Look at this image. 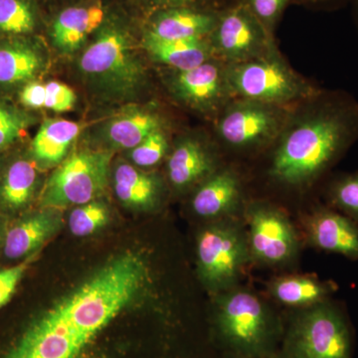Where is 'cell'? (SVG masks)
I'll use <instances>...</instances> for the list:
<instances>
[{"mask_svg": "<svg viewBox=\"0 0 358 358\" xmlns=\"http://www.w3.org/2000/svg\"><path fill=\"white\" fill-rule=\"evenodd\" d=\"M358 138V103L341 94L317 100L289 120L278 138L270 174L282 185H308L326 173Z\"/></svg>", "mask_w": 358, "mask_h": 358, "instance_id": "1", "label": "cell"}, {"mask_svg": "<svg viewBox=\"0 0 358 358\" xmlns=\"http://www.w3.org/2000/svg\"><path fill=\"white\" fill-rule=\"evenodd\" d=\"M145 279L147 267L141 257L126 254L49 312L91 341L128 305Z\"/></svg>", "mask_w": 358, "mask_h": 358, "instance_id": "2", "label": "cell"}, {"mask_svg": "<svg viewBox=\"0 0 358 358\" xmlns=\"http://www.w3.org/2000/svg\"><path fill=\"white\" fill-rule=\"evenodd\" d=\"M80 58L82 74L106 98L128 100L145 86V71L134 53L128 30L108 20Z\"/></svg>", "mask_w": 358, "mask_h": 358, "instance_id": "3", "label": "cell"}, {"mask_svg": "<svg viewBox=\"0 0 358 358\" xmlns=\"http://www.w3.org/2000/svg\"><path fill=\"white\" fill-rule=\"evenodd\" d=\"M216 326L223 343L240 357L272 355L277 326L262 301L253 294L242 289L222 294L218 301Z\"/></svg>", "mask_w": 358, "mask_h": 358, "instance_id": "4", "label": "cell"}, {"mask_svg": "<svg viewBox=\"0 0 358 358\" xmlns=\"http://www.w3.org/2000/svg\"><path fill=\"white\" fill-rule=\"evenodd\" d=\"M231 93L240 99L282 106L313 95V90L294 72L277 48L245 62L226 63Z\"/></svg>", "mask_w": 358, "mask_h": 358, "instance_id": "5", "label": "cell"}, {"mask_svg": "<svg viewBox=\"0 0 358 358\" xmlns=\"http://www.w3.org/2000/svg\"><path fill=\"white\" fill-rule=\"evenodd\" d=\"M285 358H352L353 336L341 308L329 301L306 308L289 327Z\"/></svg>", "mask_w": 358, "mask_h": 358, "instance_id": "6", "label": "cell"}, {"mask_svg": "<svg viewBox=\"0 0 358 358\" xmlns=\"http://www.w3.org/2000/svg\"><path fill=\"white\" fill-rule=\"evenodd\" d=\"M113 155L83 152L66 160L45 185L42 204L46 207L83 205L105 190Z\"/></svg>", "mask_w": 358, "mask_h": 358, "instance_id": "7", "label": "cell"}, {"mask_svg": "<svg viewBox=\"0 0 358 358\" xmlns=\"http://www.w3.org/2000/svg\"><path fill=\"white\" fill-rule=\"evenodd\" d=\"M199 273L214 291H228L237 281L250 256L248 241L235 224L222 222L200 233Z\"/></svg>", "mask_w": 358, "mask_h": 358, "instance_id": "8", "label": "cell"}, {"mask_svg": "<svg viewBox=\"0 0 358 358\" xmlns=\"http://www.w3.org/2000/svg\"><path fill=\"white\" fill-rule=\"evenodd\" d=\"M288 122L281 106L239 98L224 107L217 133L229 147L257 148L277 141Z\"/></svg>", "mask_w": 358, "mask_h": 358, "instance_id": "9", "label": "cell"}, {"mask_svg": "<svg viewBox=\"0 0 358 358\" xmlns=\"http://www.w3.org/2000/svg\"><path fill=\"white\" fill-rule=\"evenodd\" d=\"M208 42L214 55L227 64L260 57L275 47L273 35L241 0L219 11Z\"/></svg>", "mask_w": 358, "mask_h": 358, "instance_id": "10", "label": "cell"}, {"mask_svg": "<svg viewBox=\"0 0 358 358\" xmlns=\"http://www.w3.org/2000/svg\"><path fill=\"white\" fill-rule=\"evenodd\" d=\"M250 255L268 265L288 262L298 250V238L281 211L264 203L250 205Z\"/></svg>", "mask_w": 358, "mask_h": 358, "instance_id": "11", "label": "cell"}, {"mask_svg": "<svg viewBox=\"0 0 358 358\" xmlns=\"http://www.w3.org/2000/svg\"><path fill=\"white\" fill-rule=\"evenodd\" d=\"M90 341L48 312L30 326L3 358H76Z\"/></svg>", "mask_w": 358, "mask_h": 358, "instance_id": "12", "label": "cell"}, {"mask_svg": "<svg viewBox=\"0 0 358 358\" xmlns=\"http://www.w3.org/2000/svg\"><path fill=\"white\" fill-rule=\"evenodd\" d=\"M171 87L176 98L205 113L223 110L233 96L226 76V63L214 58L192 69L176 71Z\"/></svg>", "mask_w": 358, "mask_h": 358, "instance_id": "13", "label": "cell"}, {"mask_svg": "<svg viewBox=\"0 0 358 358\" xmlns=\"http://www.w3.org/2000/svg\"><path fill=\"white\" fill-rule=\"evenodd\" d=\"M219 11L187 6L164 7L152 16L148 37L159 40H205L210 36Z\"/></svg>", "mask_w": 358, "mask_h": 358, "instance_id": "14", "label": "cell"}, {"mask_svg": "<svg viewBox=\"0 0 358 358\" xmlns=\"http://www.w3.org/2000/svg\"><path fill=\"white\" fill-rule=\"evenodd\" d=\"M102 1L90 2L66 8L58 14L51 28L54 46L63 53H72L85 43L107 21Z\"/></svg>", "mask_w": 358, "mask_h": 358, "instance_id": "15", "label": "cell"}, {"mask_svg": "<svg viewBox=\"0 0 358 358\" xmlns=\"http://www.w3.org/2000/svg\"><path fill=\"white\" fill-rule=\"evenodd\" d=\"M307 227L313 246L358 260V226L352 218L322 208L308 219Z\"/></svg>", "mask_w": 358, "mask_h": 358, "instance_id": "16", "label": "cell"}, {"mask_svg": "<svg viewBox=\"0 0 358 358\" xmlns=\"http://www.w3.org/2000/svg\"><path fill=\"white\" fill-rule=\"evenodd\" d=\"M216 159L203 141L186 138L179 141L167 164L171 182L176 187L194 185L215 173Z\"/></svg>", "mask_w": 358, "mask_h": 358, "instance_id": "17", "label": "cell"}, {"mask_svg": "<svg viewBox=\"0 0 358 358\" xmlns=\"http://www.w3.org/2000/svg\"><path fill=\"white\" fill-rule=\"evenodd\" d=\"M241 196V183L233 171L214 173L200 186L192 199V208L201 217L217 218L236 207Z\"/></svg>", "mask_w": 358, "mask_h": 358, "instance_id": "18", "label": "cell"}, {"mask_svg": "<svg viewBox=\"0 0 358 358\" xmlns=\"http://www.w3.org/2000/svg\"><path fill=\"white\" fill-rule=\"evenodd\" d=\"M59 219L51 212H40L13 225L4 241V255L11 260L31 255L57 229Z\"/></svg>", "mask_w": 358, "mask_h": 358, "instance_id": "19", "label": "cell"}, {"mask_svg": "<svg viewBox=\"0 0 358 358\" xmlns=\"http://www.w3.org/2000/svg\"><path fill=\"white\" fill-rule=\"evenodd\" d=\"M145 46L155 60L176 71L192 69L214 55L208 39L159 40L145 36Z\"/></svg>", "mask_w": 358, "mask_h": 358, "instance_id": "20", "label": "cell"}, {"mask_svg": "<svg viewBox=\"0 0 358 358\" xmlns=\"http://www.w3.org/2000/svg\"><path fill=\"white\" fill-rule=\"evenodd\" d=\"M115 192L127 206L152 208L160 194V182L152 174L143 173L131 164L117 166L114 173Z\"/></svg>", "mask_w": 358, "mask_h": 358, "instance_id": "21", "label": "cell"}, {"mask_svg": "<svg viewBox=\"0 0 358 358\" xmlns=\"http://www.w3.org/2000/svg\"><path fill=\"white\" fill-rule=\"evenodd\" d=\"M79 133L77 122L66 120L45 122L32 141L33 157L43 164H58L64 159Z\"/></svg>", "mask_w": 358, "mask_h": 358, "instance_id": "22", "label": "cell"}, {"mask_svg": "<svg viewBox=\"0 0 358 358\" xmlns=\"http://www.w3.org/2000/svg\"><path fill=\"white\" fill-rule=\"evenodd\" d=\"M334 286L312 277L289 275L279 278L271 285L275 300L292 307H312L327 301Z\"/></svg>", "mask_w": 358, "mask_h": 358, "instance_id": "23", "label": "cell"}, {"mask_svg": "<svg viewBox=\"0 0 358 358\" xmlns=\"http://www.w3.org/2000/svg\"><path fill=\"white\" fill-rule=\"evenodd\" d=\"M159 129H162V120L157 113L136 110L113 120L106 128V138L115 148L133 150Z\"/></svg>", "mask_w": 358, "mask_h": 358, "instance_id": "24", "label": "cell"}, {"mask_svg": "<svg viewBox=\"0 0 358 358\" xmlns=\"http://www.w3.org/2000/svg\"><path fill=\"white\" fill-rule=\"evenodd\" d=\"M42 66L38 51L25 42L0 45V85L13 86L36 76Z\"/></svg>", "mask_w": 358, "mask_h": 358, "instance_id": "25", "label": "cell"}, {"mask_svg": "<svg viewBox=\"0 0 358 358\" xmlns=\"http://www.w3.org/2000/svg\"><path fill=\"white\" fill-rule=\"evenodd\" d=\"M37 171L28 160L13 162L0 181V202L10 209H20L34 194Z\"/></svg>", "mask_w": 358, "mask_h": 358, "instance_id": "26", "label": "cell"}, {"mask_svg": "<svg viewBox=\"0 0 358 358\" xmlns=\"http://www.w3.org/2000/svg\"><path fill=\"white\" fill-rule=\"evenodd\" d=\"M36 24L34 9L28 0H0V32L24 35Z\"/></svg>", "mask_w": 358, "mask_h": 358, "instance_id": "27", "label": "cell"}, {"mask_svg": "<svg viewBox=\"0 0 358 358\" xmlns=\"http://www.w3.org/2000/svg\"><path fill=\"white\" fill-rule=\"evenodd\" d=\"M109 221V210L102 202L91 201L79 205L71 212L69 227L76 236L84 237L101 229Z\"/></svg>", "mask_w": 358, "mask_h": 358, "instance_id": "28", "label": "cell"}, {"mask_svg": "<svg viewBox=\"0 0 358 358\" xmlns=\"http://www.w3.org/2000/svg\"><path fill=\"white\" fill-rule=\"evenodd\" d=\"M329 196L334 207L358 221V174H346L334 180Z\"/></svg>", "mask_w": 358, "mask_h": 358, "instance_id": "29", "label": "cell"}, {"mask_svg": "<svg viewBox=\"0 0 358 358\" xmlns=\"http://www.w3.org/2000/svg\"><path fill=\"white\" fill-rule=\"evenodd\" d=\"M169 150V140L164 129H157L148 134L140 145L131 152V159L136 166H154L164 159Z\"/></svg>", "mask_w": 358, "mask_h": 358, "instance_id": "30", "label": "cell"}, {"mask_svg": "<svg viewBox=\"0 0 358 358\" xmlns=\"http://www.w3.org/2000/svg\"><path fill=\"white\" fill-rule=\"evenodd\" d=\"M28 117L20 110L0 103V150L15 143L27 128Z\"/></svg>", "mask_w": 358, "mask_h": 358, "instance_id": "31", "label": "cell"}, {"mask_svg": "<svg viewBox=\"0 0 358 358\" xmlns=\"http://www.w3.org/2000/svg\"><path fill=\"white\" fill-rule=\"evenodd\" d=\"M271 35L292 0H241Z\"/></svg>", "mask_w": 358, "mask_h": 358, "instance_id": "32", "label": "cell"}, {"mask_svg": "<svg viewBox=\"0 0 358 358\" xmlns=\"http://www.w3.org/2000/svg\"><path fill=\"white\" fill-rule=\"evenodd\" d=\"M32 261L33 257H28L22 263L13 267L0 268V308L10 301Z\"/></svg>", "mask_w": 358, "mask_h": 358, "instance_id": "33", "label": "cell"}, {"mask_svg": "<svg viewBox=\"0 0 358 358\" xmlns=\"http://www.w3.org/2000/svg\"><path fill=\"white\" fill-rule=\"evenodd\" d=\"M45 88L46 96L44 108L59 113L73 109L76 103V95L67 85L59 82H49L45 84Z\"/></svg>", "mask_w": 358, "mask_h": 358, "instance_id": "34", "label": "cell"}, {"mask_svg": "<svg viewBox=\"0 0 358 358\" xmlns=\"http://www.w3.org/2000/svg\"><path fill=\"white\" fill-rule=\"evenodd\" d=\"M45 96H46V88L44 84L30 82L25 85L20 93V101L26 107L44 108Z\"/></svg>", "mask_w": 358, "mask_h": 358, "instance_id": "35", "label": "cell"}, {"mask_svg": "<svg viewBox=\"0 0 358 358\" xmlns=\"http://www.w3.org/2000/svg\"><path fill=\"white\" fill-rule=\"evenodd\" d=\"M157 3L166 7L186 6L187 4L199 1V0H155Z\"/></svg>", "mask_w": 358, "mask_h": 358, "instance_id": "36", "label": "cell"}, {"mask_svg": "<svg viewBox=\"0 0 358 358\" xmlns=\"http://www.w3.org/2000/svg\"><path fill=\"white\" fill-rule=\"evenodd\" d=\"M353 4V10H355V20L358 24V0H352Z\"/></svg>", "mask_w": 358, "mask_h": 358, "instance_id": "37", "label": "cell"}, {"mask_svg": "<svg viewBox=\"0 0 358 358\" xmlns=\"http://www.w3.org/2000/svg\"><path fill=\"white\" fill-rule=\"evenodd\" d=\"M308 1L315 2V3H333L338 0H308Z\"/></svg>", "mask_w": 358, "mask_h": 358, "instance_id": "38", "label": "cell"}, {"mask_svg": "<svg viewBox=\"0 0 358 358\" xmlns=\"http://www.w3.org/2000/svg\"><path fill=\"white\" fill-rule=\"evenodd\" d=\"M266 358H282V357H277V355H270V357H268Z\"/></svg>", "mask_w": 358, "mask_h": 358, "instance_id": "39", "label": "cell"}, {"mask_svg": "<svg viewBox=\"0 0 358 358\" xmlns=\"http://www.w3.org/2000/svg\"><path fill=\"white\" fill-rule=\"evenodd\" d=\"M242 358V357H241Z\"/></svg>", "mask_w": 358, "mask_h": 358, "instance_id": "40", "label": "cell"}]
</instances>
